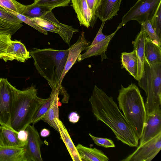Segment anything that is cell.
Wrapping results in <instances>:
<instances>
[{"label": "cell", "mask_w": 161, "mask_h": 161, "mask_svg": "<svg viewBox=\"0 0 161 161\" xmlns=\"http://www.w3.org/2000/svg\"><path fill=\"white\" fill-rule=\"evenodd\" d=\"M97 121L107 125L118 140L130 147H137L139 139L112 97L95 85L89 99Z\"/></svg>", "instance_id": "cell-1"}, {"label": "cell", "mask_w": 161, "mask_h": 161, "mask_svg": "<svg viewBox=\"0 0 161 161\" xmlns=\"http://www.w3.org/2000/svg\"><path fill=\"white\" fill-rule=\"evenodd\" d=\"M35 68L52 90L61 88L59 83L67 60L69 49L33 48L30 52Z\"/></svg>", "instance_id": "cell-2"}, {"label": "cell", "mask_w": 161, "mask_h": 161, "mask_svg": "<svg viewBox=\"0 0 161 161\" xmlns=\"http://www.w3.org/2000/svg\"><path fill=\"white\" fill-rule=\"evenodd\" d=\"M117 98L119 108L138 139L143 133L147 117V112L142 97L138 87L134 83L127 87L121 85Z\"/></svg>", "instance_id": "cell-3"}, {"label": "cell", "mask_w": 161, "mask_h": 161, "mask_svg": "<svg viewBox=\"0 0 161 161\" xmlns=\"http://www.w3.org/2000/svg\"><path fill=\"white\" fill-rule=\"evenodd\" d=\"M34 86L23 90L17 89L12 109L10 125L18 132L32 124L37 110L46 100L39 97Z\"/></svg>", "instance_id": "cell-4"}, {"label": "cell", "mask_w": 161, "mask_h": 161, "mask_svg": "<svg viewBox=\"0 0 161 161\" xmlns=\"http://www.w3.org/2000/svg\"><path fill=\"white\" fill-rule=\"evenodd\" d=\"M138 81L147 96L145 103L147 114H150L160 108L161 63L150 64L145 58L143 72Z\"/></svg>", "instance_id": "cell-5"}, {"label": "cell", "mask_w": 161, "mask_h": 161, "mask_svg": "<svg viewBox=\"0 0 161 161\" xmlns=\"http://www.w3.org/2000/svg\"><path fill=\"white\" fill-rule=\"evenodd\" d=\"M160 3L161 0H138L124 15L118 27L120 28L132 20L137 21L140 25L147 17L150 20Z\"/></svg>", "instance_id": "cell-6"}, {"label": "cell", "mask_w": 161, "mask_h": 161, "mask_svg": "<svg viewBox=\"0 0 161 161\" xmlns=\"http://www.w3.org/2000/svg\"><path fill=\"white\" fill-rule=\"evenodd\" d=\"M17 90L7 79L0 78V125L11 129V115Z\"/></svg>", "instance_id": "cell-7"}, {"label": "cell", "mask_w": 161, "mask_h": 161, "mask_svg": "<svg viewBox=\"0 0 161 161\" xmlns=\"http://www.w3.org/2000/svg\"><path fill=\"white\" fill-rule=\"evenodd\" d=\"M31 19L44 30L58 34L69 46L73 34L78 31V29L59 22L52 11L42 17Z\"/></svg>", "instance_id": "cell-8"}, {"label": "cell", "mask_w": 161, "mask_h": 161, "mask_svg": "<svg viewBox=\"0 0 161 161\" xmlns=\"http://www.w3.org/2000/svg\"><path fill=\"white\" fill-rule=\"evenodd\" d=\"M161 149V133L140 146L122 161H151Z\"/></svg>", "instance_id": "cell-9"}, {"label": "cell", "mask_w": 161, "mask_h": 161, "mask_svg": "<svg viewBox=\"0 0 161 161\" xmlns=\"http://www.w3.org/2000/svg\"><path fill=\"white\" fill-rule=\"evenodd\" d=\"M26 130L28 132L25 149V161H42L40 147L43 143L38 132L33 125H29Z\"/></svg>", "instance_id": "cell-10"}, {"label": "cell", "mask_w": 161, "mask_h": 161, "mask_svg": "<svg viewBox=\"0 0 161 161\" xmlns=\"http://www.w3.org/2000/svg\"><path fill=\"white\" fill-rule=\"evenodd\" d=\"M160 133H161L160 108L150 114H147L145 124L138 146L143 144Z\"/></svg>", "instance_id": "cell-11"}, {"label": "cell", "mask_w": 161, "mask_h": 161, "mask_svg": "<svg viewBox=\"0 0 161 161\" xmlns=\"http://www.w3.org/2000/svg\"><path fill=\"white\" fill-rule=\"evenodd\" d=\"M89 42L85 38L84 32H82L77 42L69 49V53L65 66L60 79L59 86H61L62 80L65 75L76 62L81 52L88 46Z\"/></svg>", "instance_id": "cell-12"}, {"label": "cell", "mask_w": 161, "mask_h": 161, "mask_svg": "<svg viewBox=\"0 0 161 161\" xmlns=\"http://www.w3.org/2000/svg\"><path fill=\"white\" fill-rule=\"evenodd\" d=\"M31 57L30 52L20 41L11 40L8 44L5 56L2 59L6 62L15 60L19 62H25Z\"/></svg>", "instance_id": "cell-13"}, {"label": "cell", "mask_w": 161, "mask_h": 161, "mask_svg": "<svg viewBox=\"0 0 161 161\" xmlns=\"http://www.w3.org/2000/svg\"><path fill=\"white\" fill-rule=\"evenodd\" d=\"M80 25L87 28L93 27L96 20L89 8L86 0H71Z\"/></svg>", "instance_id": "cell-14"}, {"label": "cell", "mask_w": 161, "mask_h": 161, "mask_svg": "<svg viewBox=\"0 0 161 161\" xmlns=\"http://www.w3.org/2000/svg\"><path fill=\"white\" fill-rule=\"evenodd\" d=\"M122 0H102L96 12V16L102 21L112 19L118 15Z\"/></svg>", "instance_id": "cell-15"}, {"label": "cell", "mask_w": 161, "mask_h": 161, "mask_svg": "<svg viewBox=\"0 0 161 161\" xmlns=\"http://www.w3.org/2000/svg\"><path fill=\"white\" fill-rule=\"evenodd\" d=\"M148 35L144 31L141 30L134 42V50L136 53L137 59V79L138 80L142 77L144 70L145 58V44Z\"/></svg>", "instance_id": "cell-16"}, {"label": "cell", "mask_w": 161, "mask_h": 161, "mask_svg": "<svg viewBox=\"0 0 161 161\" xmlns=\"http://www.w3.org/2000/svg\"><path fill=\"white\" fill-rule=\"evenodd\" d=\"M120 29L118 27L115 31L108 36L102 41L89 48L84 53L80 54L77 58V61L80 62L88 58L94 56L100 55L101 57V61L107 58L105 54L109 43L112 38L118 31Z\"/></svg>", "instance_id": "cell-17"}, {"label": "cell", "mask_w": 161, "mask_h": 161, "mask_svg": "<svg viewBox=\"0 0 161 161\" xmlns=\"http://www.w3.org/2000/svg\"><path fill=\"white\" fill-rule=\"evenodd\" d=\"M70 3L67 2L50 5H36L33 3L25 5L22 14L30 19L40 18L56 8L68 6Z\"/></svg>", "instance_id": "cell-18"}, {"label": "cell", "mask_w": 161, "mask_h": 161, "mask_svg": "<svg viewBox=\"0 0 161 161\" xmlns=\"http://www.w3.org/2000/svg\"><path fill=\"white\" fill-rule=\"evenodd\" d=\"M60 89V88L58 87L52 90L53 97L50 106L46 113L41 119V120L47 123L58 132V128L56 121L57 119H59L58 101Z\"/></svg>", "instance_id": "cell-19"}, {"label": "cell", "mask_w": 161, "mask_h": 161, "mask_svg": "<svg viewBox=\"0 0 161 161\" xmlns=\"http://www.w3.org/2000/svg\"><path fill=\"white\" fill-rule=\"evenodd\" d=\"M56 123L58 128V132L61 139L64 143L72 160L74 161H82L76 147L63 122L59 119H56Z\"/></svg>", "instance_id": "cell-20"}, {"label": "cell", "mask_w": 161, "mask_h": 161, "mask_svg": "<svg viewBox=\"0 0 161 161\" xmlns=\"http://www.w3.org/2000/svg\"><path fill=\"white\" fill-rule=\"evenodd\" d=\"M18 132L9 128L0 125V145L1 147H23L26 145L18 137Z\"/></svg>", "instance_id": "cell-21"}, {"label": "cell", "mask_w": 161, "mask_h": 161, "mask_svg": "<svg viewBox=\"0 0 161 161\" xmlns=\"http://www.w3.org/2000/svg\"><path fill=\"white\" fill-rule=\"evenodd\" d=\"M82 161H108V158L101 151L79 144L76 147Z\"/></svg>", "instance_id": "cell-22"}, {"label": "cell", "mask_w": 161, "mask_h": 161, "mask_svg": "<svg viewBox=\"0 0 161 161\" xmlns=\"http://www.w3.org/2000/svg\"><path fill=\"white\" fill-rule=\"evenodd\" d=\"M22 147H0V161H25Z\"/></svg>", "instance_id": "cell-23"}, {"label": "cell", "mask_w": 161, "mask_h": 161, "mask_svg": "<svg viewBox=\"0 0 161 161\" xmlns=\"http://www.w3.org/2000/svg\"><path fill=\"white\" fill-rule=\"evenodd\" d=\"M148 36L145 40V58L150 64L161 63V46L152 41Z\"/></svg>", "instance_id": "cell-24"}, {"label": "cell", "mask_w": 161, "mask_h": 161, "mask_svg": "<svg viewBox=\"0 0 161 161\" xmlns=\"http://www.w3.org/2000/svg\"><path fill=\"white\" fill-rule=\"evenodd\" d=\"M121 61L122 67L125 68L130 75L137 80V59L135 51L133 50L130 53H122Z\"/></svg>", "instance_id": "cell-25"}, {"label": "cell", "mask_w": 161, "mask_h": 161, "mask_svg": "<svg viewBox=\"0 0 161 161\" xmlns=\"http://www.w3.org/2000/svg\"><path fill=\"white\" fill-rule=\"evenodd\" d=\"M25 5L16 0H0V8L6 10H10L22 14Z\"/></svg>", "instance_id": "cell-26"}, {"label": "cell", "mask_w": 161, "mask_h": 161, "mask_svg": "<svg viewBox=\"0 0 161 161\" xmlns=\"http://www.w3.org/2000/svg\"><path fill=\"white\" fill-rule=\"evenodd\" d=\"M53 97V93L51 92L50 97L42 104L35 114L32 124L34 125L41 120L42 117L46 113L49 108Z\"/></svg>", "instance_id": "cell-27"}, {"label": "cell", "mask_w": 161, "mask_h": 161, "mask_svg": "<svg viewBox=\"0 0 161 161\" xmlns=\"http://www.w3.org/2000/svg\"><path fill=\"white\" fill-rule=\"evenodd\" d=\"M141 25V30L145 31L149 37L152 41L161 46V38H160L157 35L148 17Z\"/></svg>", "instance_id": "cell-28"}, {"label": "cell", "mask_w": 161, "mask_h": 161, "mask_svg": "<svg viewBox=\"0 0 161 161\" xmlns=\"http://www.w3.org/2000/svg\"><path fill=\"white\" fill-rule=\"evenodd\" d=\"M149 21L157 35L161 38V3Z\"/></svg>", "instance_id": "cell-29"}, {"label": "cell", "mask_w": 161, "mask_h": 161, "mask_svg": "<svg viewBox=\"0 0 161 161\" xmlns=\"http://www.w3.org/2000/svg\"><path fill=\"white\" fill-rule=\"evenodd\" d=\"M6 11L15 16L22 22H24L28 25L45 35H47V31L43 29L41 27L31 19L29 18L23 14L13 11L10 10Z\"/></svg>", "instance_id": "cell-30"}, {"label": "cell", "mask_w": 161, "mask_h": 161, "mask_svg": "<svg viewBox=\"0 0 161 161\" xmlns=\"http://www.w3.org/2000/svg\"><path fill=\"white\" fill-rule=\"evenodd\" d=\"M12 36L10 33L0 34V59L5 56L6 50Z\"/></svg>", "instance_id": "cell-31"}, {"label": "cell", "mask_w": 161, "mask_h": 161, "mask_svg": "<svg viewBox=\"0 0 161 161\" xmlns=\"http://www.w3.org/2000/svg\"><path fill=\"white\" fill-rule=\"evenodd\" d=\"M89 135L95 144L97 146L105 148L115 147V144L111 140L107 138L95 137L92 135L91 133H89Z\"/></svg>", "instance_id": "cell-32"}, {"label": "cell", "mask_w": 161, "mask_h": 161, "mask_svg": "<svg viewBox=\"0 0 161 161\" xmlns=\"http://www.w3.org/2000/svg\"><path fill=\"white\" fill-rule=\"evenodd\" d=\"M0 18L7 22L14 24H19L22 23L15 16L0 8Z\"/></svg>", "instance_id": "cell-33"}, {"label": "cell", "mask_w": 161, "mask_h": 161, "mask_svg": "<svg viewBox=\"0 0 161 161\" xmlns=\"http://www.w3.org/2000/svg\"><path fill=\"white\" fill-rule=\"evenodd\" d=\"M14 24L0 18V34H12L14 29Z\"/></svg>", "instance_id": "cell-34"}, {"label": "cell", "mask_w": 161, "mask_h": 161, "mask_svg": "<svg viewBox=\"0 0 161 161\" xmlns=\"http://www.w3.org/2000/svg\"><path fill=\"white\" fill-rule=\"evenodd\" d=\"M105 22L106 21H102L100 28L92 43L90 46L86 47L84 50L87 51L89 48L102 41L108 36V35H104L102 32L103 29Z\"/></svg>", "instance_id": "cell-35"}, {"label": "cell", "mask_w": 161, "mask_h": 161, "mask_svg": "<svg viewBox=\"0 0 161 161\" xmlns=\"http://www.w3.org/2000/svg\"><path fill=\"white\" fill-rule=\"evenodd\" d=\"M86 1L94 19L96 20L97 18L96 15L97 11L102 0H86Z\"/></svg>", "instance_id": "cell-36"}, {"label": "cell", "mask_w": 161, "mask_h": 161, "mask_svg": "<svg viewBox=\"0 0 161 161\" xmlns=\"http://www.w3.org/2000/svg\"><path fill=\"white\" fill-rule=\"evenodd\" d=\"M67 2L71 0H34L33 3L36 5H50Z\"/></svg>", "instance_id": "cell-37"}, {"label": "cell", "mask_w": 161, "mask_h": 161, "mask_svg": "<svg viewBox=\"0 0 161 161\" xmlns=\"http://www.w3.org/2000/svg\"><path fill=\"white\" fill-rule=\"evenodd\" d=\"M28 135V132L26 129L20 130L18 132L17 134L19 139L26 144L27 141Z\"/></svg>", "instance_id": "cell-38"}, {"label": "cell", "mask_w": 161, "mask_h": 161, "mask_svg": "<svg viewBox=\"0 0 161 161\" xmlns=\"http://www.w3.org/2000/svg\"><path fill=\"white\" fill-rule=\"evenodd\" d=\"M68 119L69 122L75 123L78 121L80 116L76 112H72L69 115Z\"/></svg>", "instance_id": "cell-39"}, {"label": "cell", "mask_w": 161, "mask_h": 161, "mask_svg": "<svg viewBox=\"0 0 161 161\" xmlns=\"http://www.w3.org/2000/svg\"><path fill=\"white\" fill-rule=\"evenodd\" d=\"M50 134V131L47 129L44 128L41 130L40 132V135L42 137L48 136Z\"/></svg>", "instance_id": "cell-40"}, {"label": "cell", "mask_w": 161, "mask_h": 161, "mask_svg": "<svg viewBox=\"0 0 161 161\" xmlns=\"http://www.w3.org/2000/svg\"><path fill=\"white\" fill-rule=\"evenodd\" d=\"M0 147H1V146H0Z\"/></svg>", "instance_id": "cell-41"}, {"label": "cell", "mask_w": 161, "mask_h": 161, "mask_svg": "<svg viewBox=\"0 0 161 161\" xmlns=\"http://www.w3.org/2000/svg\"></svg>", "instance_id": "cell-42"}]
</instances>
